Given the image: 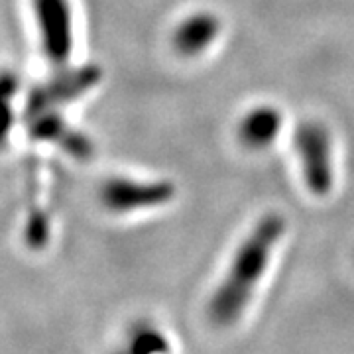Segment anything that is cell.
<instances>
[{"mask_svg": "<svg viewBox=\"0 0 354 354\" xmlns=\"http://www.w3.org/2000/svg\"><path fill=\"white\" fill-rule=\"evenodd\" d=\"M286 230V218L276 213L264 215L250 234L244 239L232 258L228 274L211 297L209 317L216 325H232L239 321L244 307L250 301L258 279L266 272L272 248L278 244Z\"/></svg>", "mask_w": 354, "mask_h": 354, "instance_id": "obj_1", "label": "cell"}, {"mask_svg": "<svg viewBox=\"0 0 354 354\" xmlns=\"http://www.w3.org/2000/svg\"><path fill=\"white\" fill-rule=\"evenodd\" d=\"M293 140L307 189L319 197L327 195L333 187V152L327 127L319 120H304L295 128Z\"/></svg>", "mask_w": 354, "mask_h": 354, "instance_id": "obj_2", "label": "cell"}, {"mask_svg": "<svg viewBox=\"0 0 354 354\" xmlns=\"http://www.w3.org/2000/svg\"><path fill=\"white\" fill-rule=\"evenodd\" d=\"M176 187L169 181H136L127 177L109 179L101 189L102 205L113 213L153 209L174 199Z\"/></svg>", "mask_w": 354, "mask_h": 354, "instance_id": "obj_3", "label": "cell"}, {"mask_svg": "<svg viewBox=\"0 0 354 354\" xmlns=\"http://www.w3.org/2000/svg\"><path fill=\"white\" fill-rule=\"evenodd\" d=\"M44 50L53 62L64 64L73 46L71 8L67 0H34Z\"/></svg>", "mask_w": 354, "mask_h": 354, "instance_id": "obj_4", "label": "cell"}, {"mask_svg": "<svg viewBox=\"0 0 354 354\" xmlns=\"http://www.w3.org/2000/svg\"><path fill=\"white\" fill-rule=\"evenodd\" d=\"M221 22L215 14L195 12L187 16L183 22H179L171 36L174 50L183 57H195L201 55L218 36Z\"/></svg>", "mask_w": 354, "mask_h": 354, "instance_id": "obj_5", "label": "cell"}, {"mask_svg": "<svg viewBox=\"0 0 354 354\" xmlns=\"http://www.w3.org/2000/svg\"><path fill=\"white\" fill-rule=\"evenodd\" d=\"M281 113L276 106L262 104L246 113L239 122V140L244 148L258 152L274 144L281 130Z\"/></svg>", "mask_w": 354, "mask_h": 354, "instance_id": "obj_6", "label": "cell"}, {"mask_svg": "<svg viewBox=\"0 0 354 354\" xmlns=\"http://www.w3.org/2000/svg\"><path fill=\"white\" fill-rule=\"evenodd\" d=\"M127 354H167L169 342L164 337V333L153 327H138L130 335Z\"/></svg>", "mask_w": 354, "mask_h": 354, "instance_id": "obj_7", "label": "cell"}, {"mask_svg": "<svg viewBox=\"0 0 354 354\" xmlns=\"http://www.w3.org/2000/svg\"><path fill=\"white\" fill-rule=\"evenodd\" d=\"M14 93H16V79L10 75L0 77V144L6 140L12 128Z\"/></svg>", "mask_w": 354, "mask_h": 354, "instance_id": "obj_8", "label": "cell"}, {"mask_svg": "<svg viewBox=\"0 0 354 354\" xmlns=\"http://www.w3.org/2000/svg\"><path fill=\"white\" fill-rule=\"evenodd\" d=\"M118 354H127V353H118Z\"/></svg>", "mask_w": 354, "mask_h": 354, "instance_id": "obj_9", "label": "cell"}]
</instances>
